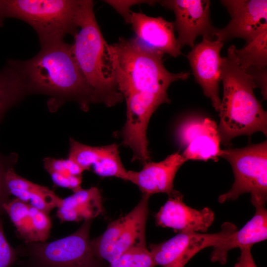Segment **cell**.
<instances>
[{
  "instance_id": "obj_21",
  "label": "cell",
  "mask_w": 267,
  "mask_h": 267,
  "mask_svg": "<svg viewBox=\"0 0 267 267\" xmlns=\"http://www.w3.org/2000/svg\"><path fill=\"white\" fill-rule=\"evenodd\" d=\"M102 201L98 188H81L61 199L57 208V216L62 222L92 220L102 213Z\"/></svg>"
},
{
  "instance_id": "obj_30",
  "label": "cell",
  "mask_w": 267,
  "mask_h": 267,
  "mask_svg": "<svg viewBox=\"0 0 267 267\" xmlns=\"http://www.w3.org/2000/svg\"><path fill=\"white\" fill-rule=\"evenodd\" d=\"M4 170L0 164V214L3 211V205L9 201V194L7 191L5 183Z\"/></svg>"
},
{
  "instance_id": "obj_28",
  "label": "cell",
  "mask_w": 267,
  "mask_h": 267,
  "mask_svg": "<svg viewBox=\"0 0 267 267\" xmlns=\"http://www.w3.org/2000/svg\"><path fill=\"white\" fill-rule=\"evenodd\" d=\"M246 72L253 78L258 88L261 89L263 99L266 100L267 97V69L249 68Z\"/></svg>"
},
{
  "instance_id": "obj_26",
  "label": "cell",
  "mask_w": 267,
  "mask_h": 267,
  "mask_svg": "<svg viewBox=\"0 0 267 267\" xmlns=\"http://www.w3.org/2000/svg\"><path fill=\"white\" fill-rule=\"evenodd\" d=\"M17 253L7 240L0 218V267H11L16 260Z\"/></svg>"
},
{
  "instance_id": "obj_11",
  "label": "cell",
  "mask_w": 267,
  "mask_h": 267,
  "mask_svg": "<svg viewBox=\"0 0 267 267\" xmlns=\"http://www.w3.org/2000/svg\"><path fill=\"white\" fill-rule=\"evenodd\" d=\"M175 14V30L178 33L177 42L180 48L184 45L193 47L198 36L213 40L216 27L210 19V4L208 0H158Z\"/></svg>"
},
{
  "instance_id": "obj_9",
  "label": "cell",
  "mask_w": 267,
  "mask_h": 267,
  "mask_svg": "<svg viewBox=\"0 0 267 267\" xmlns=\"http://www.w3.org/2000/svg\"><path fill=\"white\" fill-rule=\"evenodd\" d=\"M233 223L227 222L215 233L181 232L165 241L151 244L149 250L156 266L162 267H184L201 250L214 247L223 242L237 230Z\"/></svg>"
},
{
  "instance_id": "obj_29",
  "label": "cell",
  "mask_w": 267,
  "mask_h": 267,
  "mask_svg": "<svg viewBox=\"0 0 267 267\" xmlns=\"http://www.w3.org/2000/svg\"><path fill=\"white\" fill-rule=\"evenodd\" d=\"M252 246L240 247V255L234 267H257L252 257L251 248Z\"/></svg>"
},
{
  "instance_id": "obj_17",
  "label": "cell",
  "mask_w": 267,
  "mask_h": 267,
  "mask_svg": "<svg viewBox=\"0 0 267 267\" xmlns=\"http://www.w3.org/2000/svg\"><path fill=\"white\" fill-rule=\"evenodd\" d=\"M128 23L131 24L136 38L148 46L174 57L182 54L175 35L174 22L132 11Z\"/></svg>"
},
{
  "instance_id": "obj_14",
  "label": "cell",
  "mask_w": 267,
  "mask_h": 267,
  "mask_svg": "<svg viewBox=\"0 0 267 267\" xmlns=\"http://www.w3.org/2000/svg\"><path fill=\"white\" fill-rule=\"evenodd\" d=\"M166 203L155 215L157 225L172 228L176 232L207 231L214 219V212L209 208L196 210L183 201V195L175 191L168 195Z\"/></svg>"
},
{
  "instance_id": "obj_16",
  "label": "cell",
  "mask_w": 267,
  "mask_h": 267,
  "mask_svg": "<svg viewBox=\"0 0 267 267\" xmlns=\"http://www.w3.org/2000/svg\"><path fill=\"white\" fill-rule=\"evenodd\" d=\"M185 162L179 152L158 162H147L139 171H128L129 181L139 188L142 195L150 196L158 193L168 195L175 191L174 181L179 168Z\"/></svg>"
},
{
  "instance_id": "obj_13",
  "label": "cell",
  "mask_w": 267,
  "mask_h": 267,
  "mask_svg": "<svg viewBox=\"0 0 267 267\" xmlns=\"http://www.w3.org/2000/svg\"><path fill=\"white\" fill-rule=\"evenodd\" d=\"M223 45L219 39L203 38L187 55L196 82L202 88L204 95L210 99L217 112H219L221 104L219 84L222 81V57L220 52Z\"/></svg>"
},
{
  "instance_id": "obj_20",
  "label": "cell",
  "mask_w": 267,
  "mask_h": 267,
  "mask_svg": "<svg viewBox=\"0 0 267 267\" xmlns=\"http://www.w3.org/2000/svg\"><path fill=\"white\" fill-rule=\"evenodd\" d=\"M5 183L9 195L48 214L61 200L52 190L22 178L12 168L5 171Z\"/></svg>"
},
{
  "instance_id": "obj_18",
  "label": "cell",
  "mask_w": 267,
  "mask_h": 267,
  "mask_svg": "<svg viewBox=\"0 0 267 267\" xmlns=\"http://www.w3.org/2000/svg\"><path fill=\"white\" fill-rule=\"evenodd\" d=\"M2 208L26 244L48 239L52 226L49 214L16 198L4 203Z\"/></svg>"
},
{
  "instance_id": "obj_3",
  "label": "cell",
  "mask_w": 267,
  "mask_h": 267,
  "mask_svg": "<svg viewBox=\"0 0 267 267\" xmlns=\"http://www.w3.org/2000/svg\"><path fill=\"white\" fill-rule=\"evenodd\" d=\"M118 90L123 97L135 92L146 91L167 96L171 83L187 79L190 73H173L163 64L162 53L136 38H119L109 44Z\"/></svg>"
},
{
  "instance_id": "obj_10",
  "label": "cell",
  "mask_w": 267,
  "mask_h": 267,
  "mask_svg": "<svg viewBox=\"0 0 267 267\" xmlns=\"http://www.w3.org/2000/svg\"><path fill=\"white\" fill-rule=\"evenodd\" d=\"M221 3L231 16L225 27L216 28L214 37L223 43L233 38L248 43L267 31V0H223Z\"/></svg>"
},
{
  "instance_id": "obj_25",
  "label": "cell",
  "mask_w": 267,
  "mask_h": 267,
  "mask_svg": "<svg viewBox=\"0 0 267 267\" xmlns=\"http://www.w3.org/2000/svg\"><path fill=\"white\" fill-rule=\"evenodd\" d=\"M109 267H155L152 256L146 246L134 247L110 262Z\"/></svg>"
},
{
  "instance_id": "obj_22",
  "label": "cell",
  "mask_w": 267,
  "mask_h": 267,
  "mask_svg": "<svg viewBox=\"0 0 267 267\" xmlns=\"http://www.w3.org/2000/svg\"><path fill=\"white\" fill-rule=\"evenodd\" d=\"M45 169L57 186L67 188L75 192L82 188V175L84 170L75 162L68 158L44 159Z\"/></svg>"
},
{
  "instance_id": "obj_5",
  "label": "cell",
  "mask_w": 267,
  "mask_h": 267,
  "mask_svg": "<svg viewBox=\"0 0 267 267\" xmlns=\"http://www.w3.org/2000/svg\"><path fill=\"white\" fill-rule=\"evenodd\" d=\"M82 0H0V26L7 18L20 19L36 32L41 46L75 36Z\"/></svg>"
},
{
  "instance_id": "obj_4",
  "label": "cell",
  "mask_w": 267,
  "mask_h": 267,
  "mask_svg": "<svg viewBox=\"0 0 267 267\" xmlns=\"http://www.w3.org/2000/svg\"><path fill=\"white\" fill-rule=\"evenodd\" d=\"M71 49L83 76L106 106L123 100L118 90L109 44L105 41L96 20L93 2L83 0L79 29Z\"/></svg>"
},
{
  "instance_id": "obj_6",
  "label": "cell",
  "mask_w": 267,
  "mask_h": 267,
  "mask_svg": "<svg viewBox=\"0 0 267 267\" xmlns=\"http://www.w3.org/2000/svg\"><path fill=\"white\" fill-rule=\"evenodd\" d=\"M220 157L231 165L234 176L232 187L221 195L218 201L223 203L249 193L254 206L266 205L267 199V141L250 144L241 148L221 149Z\"/></svg>"
},
{
  "instance_id": "obj_12",
  "label": "cell",
  "mask_w": 267,
  "mask_h": 267,
  "mask_svg": "<svg viewBox=\"0 0 267 267\" xmlns=\"http://www.w3.org/2000/svg\"><path fill=\"white\" fill-rule=\"evenodd\" d=\"M177 136L184 147L181 156L185 162L189 160L218 161L221 139L214 121L207 117H188L178 127Z\"/></svg>"
},
{
  "instance_id": "obj_7",
  "label": "cell",
  "mask_w": 267,
  "mask_h": 267,
  "mask_svg": "<svg viewBox=\"0 0 267 267\" xmlns=\"http://www.w3.org/2000/svg\"><path fill=\"white\" fill-rule=\"evenodd\" d=\"M91 220L71 234L50 242L26 244L23 248L33 267H99L89 239Z\"/></svg>"
},
{
  "instance_id": "obj_23",
  "label": "cell",
  "mask_w": 267,
  "mask_h": 267,
  "mask_svg": "<svg viewBox=\"0 0 267 267\" xmlns=\"http://www.w3.org/2000/svg\"><path fill=\"white\" fill-rule=\"evenodd\" d=\"M25 91L19 75L8 60L0 70V116Z\"/></svg>"
},
{
  "instance_id": "obj_19",
  "label": "cell",
  "mask_w": 267,
  "mask_h": 267,
  "mask_svg": "<svg viewBox=\"0 0 267 267\" xmlns=\"http://www.w3.org/2000/svg\"><path fill=\"white\" fill-rule=\"evenodd\" d=\"M255 213L240 229L236 230L223 242L213 247L210 255L212 262L225 265L228 252L235 248L253 246L267 238V210L264 205H256Z\"/></svg>"
},
{
  "instance_id": "obj_8",
  "label": "cell",
  "mask_w": 267,
  "mask_h": 267,
  "mask_svg": "<svg viewBox=\"0 0 267 267\" xmlns=\"http://www.w3.org/2000/svg\"><path fill=\"white\" fill-rule=\"evenodd\" d=\"M149 196L142 195L129 213L111 222L99 237L90 240L95 256L109 263L135 247L146 246V225Z\"/></svg>"
},
{
  "instance_id": "obj_2",
  "label": "cell",
  "mask_w": 267,
  "mask_h": 267,
  "mask_svg": "<svg viewBox=\"0 0 267 267\" xmlns=\"http://www.w3.org/2000/svg\"><path fill=\"white\" fill-rule=\"evenodd\" d=\"M231 45L222 57V81L223 94L219 111L218 131L221 143L230 144L234 137L257 132L267 134V113L255 95L257 86L240 66Z\"/></svg>"
},
{
  "instance_id": "obj_24",
  "label": "cell",
  "mask_w": 267,
  "mask_h": 267,
  "mask_svg": "<svg viewBox=\"0 0 267 267\" xmlns=\"http://www.w3.org/2000/svg\"><path fill=\"white\" fill-rule=\"evenodd\" d=\"M240 67L244 70L249 68L265 69L267 65V31L246 43L242 48L234 50Z\"/></svg>"
},
{
  "instance_id": "obj_1",
  "label": "cell",
  "mask_w": 267,
  "mask_h": 267,
  "mask_svg": "<svg viewBox=\"0 0 267 267\" xmlns=\"http://www.w3.org/2000/svg\"><path fill=\"white\" fill-rule=\"evenodd\" d=\"M9 61L25 90L73 99L85 109L91 103H101L78 67L71 44L64 41L41 46L30 59Z\"/></svg>"
},
{
  "instance_id": "obj_15",
  "label": "cell",
  "mask_w": 267,
  "mask_h": 267,
  "mask_svg": "<svg viewBox=\"0 0 267 267\" xmlns=\"http://www.w3.org/2000/svg\"><path fill=\"white\" fill-rule=\"evenodd\" d=\"M68 158L84 171L91 168L101 177H115L128 181V171L122 163L118 145L115 143L92 146L71 139Z\"/></svg>"
},
{
  "instance_id": "obj_27",
  "label": "cell",
  "mask_w": 267,
  "mask_h": 267,
  "mask_svg": "<svg viewBox=\"0 0 267 267\" xmlns=\"http://www.w3.org/2000/svg\"><path fill=\"white\" fill-rule=\"evenodd\" d=\"M105 2L113 7L128 23L132 11L131 7L136 4L146 3L150 5H154L157 3V0H105Z\"/></svg>"
}]
</instances>
